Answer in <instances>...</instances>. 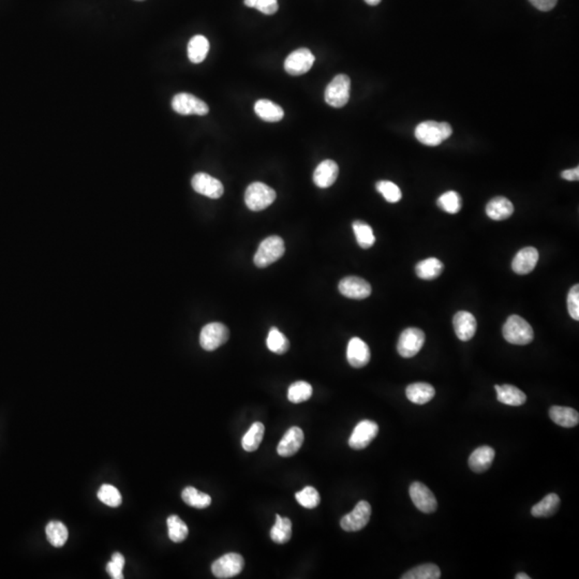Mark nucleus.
Returning <instances> with one entry per match:
<instances>
[{"label":"nucleus","instance_id":"nucleus-7","mask_svg":"<svg viewBox=\"0 0 579 579\" xmlns=\"http://www.w3.org/2000/svg\"><path fill=\"white\" fill-rule=\"evenodd\" d=\"M245 567L243 556L230 553L222 556L212 563V572L217 578L227 579L238 575Z\"/></svg>","mask_w":579,"mask_h":579},{"label":"nucleus","instance_id":"nucleus-20","mask_svg":"<svg viewBox=\"0 0 579 579\" xmlns=\"http://www.w3.org/2000/svg\"><path fill=\"white\" fill-rule=\"evenodd\" d=\"M338 174V164L333 160H324L314 170V183L318 188H328L335 183Z\"/></svg>","mask_w":579,"mask_h":579},{"label":"nucleus","instance_id":"nucleus-38","mask_svg":"<svg viewBox=\"0 0 579 579\" xmlns=\"http://www.w3.org/2000/svg\"><path fill=\"white\" fill-rule=\"evenodd\" d=\"M312 396V386L305 381H297L290 386L287 399L293 403H302L310 399Z\"/></svg>","mask_w":579,"mask_h":579},{"label":"nucleus","instance_id":"nucleus-3","mask_svg":"<svg viewBox=\"0 0 579 579\" xmlns=\"http://www.w3.org/2000/svg\"><path fill=\"white\" fill-rule=\"evenodd\" d=\"M285 241L279 236H270L264 239L254 254V264L264 268L275 263L285 254Z\"/></svg>","mask_w":579,"mask_h":579},{"label":"nucleus","instance_id":"nucleus-49","mask_svg":"<svg viewBox=\"0 0 579 579\" xmlns=\"http://www.w3.org/2000/svg\"><path fill=\"white\" fill-rule=\"evenodd\" d=\"M516 579H530V576L525 574V573H518V574L516 575Z\"/></svg>","mask_w":579,"mask_h":579},{"label":"nucleus","instance_id":"nucleus-2","mask_svg":"<svg viewBox=\"0 0 579 579\" xmlns=\"http://www.w3.org/2000/svg\"><path fill=\"white\" fill-rule=\"evenodd\" d=\"M503 337L511 345H529L534 341V329L524 318L513 314L503 326Z\"/></svg>","mask_w":579,"mask_h":579},{"label":"nucleus","instance_id":"nucleus-48","mask_svg":"<svg viewBox=\"0 0 579 579\" xmlns=\"http://www.w3.org/2000/svg\"><path fill=\"white\" fill-rule=\"evenodd\" d=\"M365 3L369 6H378L381 3V0H365Z\"/></svg>","mask_w":579,"mask_h":579},{"label":"nucleus","instance_id":"nucleus-15","mask_svg":"<svg viewBox=\"0 0 579 579\" xmlns=\"http://www.w3.org/2000/svg\"><path fill=\"white\" fill-rule=\"evenodd\" d=\"M192 188L196 192L210 199H219L223 194V185L215 177L206 173H198L191 181Z\"/></svg>","mask_w":579,"mask_h":579},{"label":"nucleus","instance_id":"nucleus-31","mask_svg":"<svg viewBox=\"0 0 579 579\" xmlns=\"http://www.w3.org/2000/svg\"><path fill=\"white\" fill-rule=\"evenodd\" d=\"M264 432H265V427L262 423H254L250 429L246 432V434L243 437V440H241L243 449L246 451H256L260 447L261 442L263 440Z\"/></svg>","mask_w":579,"mask_h":579},{"label":"nucleus","instance_id":"nucleus-34","mask_svg":"<svg viewBox=\"0 0 579 579\" xmlns=\"http://www.w3.org/2000/svg\"><path fill=\"white\" fill-rule=\"evenodd\" d=\"M352 227L357 244L360 245L363 249H368L374 246L376 243V236L369 225H367L366 222L360 221V220H356L353 222Z\"/></svg>","mask_w":579,"mask_h":579},{"label":"nucleus","instance_id":"nucleus-1","mask_svg":"<svg viewBox=\"0 0 579 579\" xmlns=\"http://www.w3.org/2000/svg\"><path fill=\"white\" fill-rule=\"evenodd\" d=\"M453 133L451 125L438 121H424L415 129V138L427 146H438L451 136Z\"/></svg>","mask_w":579,"mask_h":579},{"label":"nucleus","instance_id":"nucleus-9","mask_svg":"<svg viewBox=\"0 0 579 579\" xmlns=\"http://www.w3.org/2000/svg\"><path fill=\"white\" fill-rule=\"evenodd\" d=\"M172 108L181 115L204 116L210 112V108L205 102L186 92H181L174 96Z\"/></svg>","mask_w":579,"mask_h":579},{"label":"nucleus","instance_id":"nucleus-24","mask_svg":"<svg viewBox=\"0 0 579 579\" xmlns=\"http://www.w3.org/2000/svg\"><path fill=\"white\" fill-rule=\"evenodd\" d=\"M254 112L261 119L268 121V123H277V121H281L285 116V112H283L281 106L267 99H261L256 101V103L254 104Z\"/></svg>","mask_w":579,"mask_h":579},{"label":"nucleus","instance_id":"nucleus-26","mask_svg":"<svg viewBox=\"0 0 579 579\" xmlns=\"http://www.w3.org/2000/svg\"><path fill=\"white\" fill-rule=\"evenodd\" d=\"M549 416L553 423L561 427L572 428L579 423V414L576 410L567 407H558L555 405L549 410Z\"/></svg>","mask_w":579,"mask_h":579},{"label":"nucleus","instance_id":"nucleus-13","mask_svg":"<svg viewBox=\"0 0 579 579\" xmlns=\"http://www.w3.org/2000/svg\"><path fill=\"white\" fill-rule=\"evenodd\" d=\"M409 491L415 507L425 514H430L437 509V499L427 486L420 482H414L410 486Z\"/></svg>","mask_w":579,"mask_h":579},{"label":"nucleus","instance_id":"nucleus-5","mask_svg":"<svg viewBox=\"0 0 579 579\" xmlns=\"http://www.w3.org/2000/svg\"><path fill=\"white\" fill-rule=\"evenodd\" d=\"M351 80L345 74H338L326 87V103L333 108H343L350 99Z\"/></svg>","mask_w":579,"mask_h":579},{"label":"nucleus","instance_id":"nucleus-16","mask_svg":"<svg viewBox=\"0 0 579 579\" xmlns=\"http://www.w3.org/2000/svg\"><path fill=\"white\" fill-rule=\"evenodd\" d=\"M304 432L299 427L287 429L277 447V451L281 457H291L302 447L304 443Z\"/></svg>","mask_w":579,"mask_h":579},{"label":"nucleus","instance_id":"nucleus-14","mask_svg":"<svg viewBox=\"0 0 579 579\" xmlns=\"http://www.w3.org/2000/svg\"><path fill=\"white\" fill-rule=\"evenodd\" d=\"M338 289L339 292L347 298L365 299L372 294V285L369 283L355 276L343 278L339 283Z\"/></svg>","mask_w":579,"mask_h":579},{"label":"nucleus","instance_id":"nucleus-36","mask_svg":"<svg viewBox=\"0 0 579 579\" xmlns=\"http://www.w3.org/2000/svg\"><path fill=\"white\" fill-rule=\"evenodd\" d=\"M441 577V571L439 567L432 563L418 565L414 569H410L408 572L401 576L403 579H439Z\"/></svg>","mask_w":579,"mask_h":579},{"label":"nucleus","instance_id":"nucleus-33","mask_svg":"<svg viewBox=\"0 0 579 579\" xmlns=\"http://www.w3.org/2000/svg\"><path fill=\"white\" fill-rule=\"evenodd\" d=\"M181 498L183 502L189 507L196 509H206L212 503V498L205 492L199 491L194 487H186L181 492Z\"/></svg>","mask_w":579,"mask_h":579},{"label":"nucleus","instance_id":"nucleus-47","mask_svg":"<svg viewBox=\"0 0 579 579\" xmlns=\"http://www.w3.org/2000/svg\"><path fill=\"white\" fill-rule=\"evenodd\" d=\"M561 177L565 181H575L579 179V169L578 167L575 169L565 170L561 173Z\"/></svg>","mask_w":579,"mask_h":579},{"label":"nucleus","instance_id":"nucleus-22","mask_svg":"<svg viewBox=\"0 0 579 579\" xmlns=\"http://www.w3.org/2000/svg\"><path fill=\"white\" fill-rule=\"evenodd\" d=\"M514 212V205L509 199L505 196H497L488 202L486 206V214L490 219L495 221L507 219Z\"/></svg>","mask_w":579,"mask_h":579},{"label":"nucleus","instance_id":"nucleus-35","mask_svg":"<svg viewBox=\"0 0 579 579\" xmlns=\"http://www.w3.org/2000/svg\"><path fill=\"white\" fill-rule=\"evenodd\" d=\"M169 538L174 543H181L188 536L189 529L187 525L177 515H171L167 519Z\"/></svg>","mask_w":579,"mask_h":579},{"label":"nucleus","instance_id":"nucleus-12","mask_svg":"<svg viewBox=\"0 0 579 579\" xmlns=\"http://www.w3.org/2000/svg\"><path fill=\"white\" fill-rule=\"evenodd\" d=\"M314 61L316 58L308 48H298L287 56L285 61V70L291 75H302L312 69Z\"/></svg>","mask_w":579,"mask_h":579},{"label":"nucleus","instance_id":"nucleus-40","mask_svg":"<svg viewBox=\"0 0 579 579\" xmlns=\"http://www.w3.org/2000/svg\"><path fill=\"white\" fill-rule=\"evenodd\" d=\"M98 498L100 501L108 507H117L121 505L123 498H121V492L117 488L110 484H104L100 487L98 491Z\"/></svg>","mask_w":579,"mask_h":579},{"label":"nucleus","instance_id":"nucleus-27","mask_svg":"<svg viewBox=\"0 0 579 579\" xmlns=\"http://www.w3.org/2000/svg\"><path fill=\"white\" fill-rule=\"evenodd\" d=\"M210 51V42L204 36H194L189 41L188 57L192 63H201L205 61Z\"/></svg>","mask_w":579,"mask_h":579},{"label":"nucleus","instance_id":"nucleus-46","mask_svg":"<svg viewBox=\"0 0 579 579\" xmlns=\"http://www.w3.org/2000/svg\"><path fill=\"white\" fill-rule=\"evenodd\" d=\"M531 5L534 6L540 11H550L557 5L558 0H529Z\"/></svg>","mask_w":579,"mask_h":579},{"label":"nucleus","instance_id":"nucleus-32","mask_svg":"<svg viewBox=\"0 0 579 579\" xmlns=\"http://www.w3.org/2000/svg\"><path fill=\"white\" fill-rule=\"evenodd\" d=\"M46 538L54 547H63L67 542L68 529L61 521H51L45 528Z\"/></svg>","mask_w":579,"mask_h":579},{"label":"nucleus","instance_id":"nucleus-21","mask_svg":"<svg viewBox=\"0 0 579 579\" xmlns=\"http://www.w3.org/2000/svg\"><path fill=\"white\" fill-rule=\"evenodd\" d=\"M495 449L490 447H480L469 457V467L476 473L485 472L491 467L495 459Z\"/></svg>","mask_w":579,"mask_h":579},{"label":"nucleus","instance_id":"nucleus-4","mask_svg":"<svg viewBox=\"0 0 579 579\" xmlns=\"http://www.w3.org/2000/svg\"><path fill=\"white\" fill-rule=\"evenodd\" d=\"M276 200V192L263 183H254L249 185L245 193V203L252 212H260L273 204Z\"/></svg>","mask_w":579,"mask_h":579},{"label":"nucleus","instance_id":"nucleus-17","mask_svg":"<svg viewBox=\"0 0 579 579\" xmlns=\"http://www.w3.org/2000/svg\"><path fill=\"white\" fill-rule=\"evenodd\" d=\"M454 331L461 341H469L476 335L478 322L468 312H457L453 318Z\"/></svg>","mask_w":579,"mask_h":579},{"label":"nucleus","instance_id":"nucleus-23","mask_svg":"<svg viewBox=\"0 0 579 579\" xmlns=\"http://www.w3.org/2000/svg\"><path fill=\"white\" fill-rule=\"evenodd\" d=\"M405 395L411 403L415 405H425L434 398L436 391L430 384L418 382L410 384L405 389Z\"/></svg>","mask_w":579,"mask_h":579},{"label":"nucleus","instance_id":"nucleus-10","mask_svg":"<svg viewBox=\"0 0 579 579\" xmlns=\"http://www.w3.org/2000/svg\"><path fill=\"white\" fill-rule=\"evenodd\" d=\"M372 516V507L367 501H360L351 513L341 518V527L347 532H356L362 530L369 522Z\"/></svg>","mask_w":579,"mask_h":579},{"label":"nucleus","instance_id":"nucleus-39","mask_svg":"<svg viewBox=\"0 0 579 579\" xmlns=\"http://www.w3.org/2000/svg\"><path fill=\"white\" fill-rule=\"evenodd\" d=\"M438 206L449 214H457L463 207V199L455 191L443 193L437 201Z\"/></svg>","mask_w":579,"mask_h":579},{"label":"nucleus","instance_id":"nucleus-43","mask_svg":"<svg viewBox=\"0 0 579 579\" xmlns=\"http://www.w3.org/2000/svg\"><path fill=\"white\" fill-rule=\"evenodd\" d=\"M245 5L254 8L266 15L275 14L278 11V0H245Z\"/></svg>","mask_w":579,"mask_h":579},{"label":"nucleus","instance_id":"nucleus-44","mask_svg":"<svg viewBox=\"0 0 579 579\" xmlns=\"http://www.w3.org/2000/svg\"><path fill=\"white\" fill-rule=\"evenodd\" d=\"M125 557L121 553H114L112 560L106 565V571L113 579L123 578V567H125Z\"/></svg>","mask_w":579,"mask_h":579},{"label":"nucleus","instance_id":"nucleus-18","mask_svg":"<svg viewBox=\"0 0 579 579\" xmlns=\"http://www.w3.org/2000/svg\"><path fill=\"white\" fill-rule=\"evenodd\" d=\"M347 358L349 364L354 368L366 366L370 360L369 347L360 338H352L347 345Z\"/></svg>","mask_w":579,"mask_h":579},{"label":"nucleus","instance_id":"nucleus-19","mask_svg":"<svg viewBox=\"0 0 579 579\" xmlns=\"http://www.w3.org/2000/svg\"><path fill=\"white\" fill-rule=\"evenodd\" d=\"M538 261V251L534 247H526L515 256L511 268L518 275H527L536 268Z\"/></svg>","mask_w":579,"mask_h":579},{"label":"nucleus","instance_id":"nucleus-42","mask_svg":"<svg viewBox=\"0 0 579 579\" xmlns=\"http://www.w3.org/2000/svg\"><path fill=\"white\" fill-rule=\"evenodd\" d=\"M376 190L381 193L383 198L387 202L397 203L403 198V193H401L399 187L396 183H392L389 181H381L376 183Z\"/></svg>","mask_w":579,"mask_h":579},{"label":"nucleus","instance_id":"nucleus-30","mask_svg":"<svg viewBox=\"0 0 579 579\" xmlns=\"http://www.w3.org/2000/svg\"><path fill=\"white\" fill-rule=\"evenodd\" d=\"M559 496L556 495V494H549L542 501L532 507L531 514H532V516L538 517V518L553 516L559 509Z\"/></svg>","mask_w":579,"mask_h":579},{"label":"nucleus","instance_id":"nucleus-25","mask_svg":"<svg viewBox=\"0 0 579 579\" xmlns=\"http://www.w3.org/2000/svg\"><path fill=\"white\" fill-rule=\"evenodd\" d=\"M495 389L497 391V399L500 403L513 405V407H518L526 403V394L517 389L516 386L505 384V385H496Z\"/></svg>","mask_w":579,"mask_h":579},{"label":"nucleus","instance_id":"nucleus-29","mask_svg":"<svg viewBox=\"0 0 579 579\" xmlns=\"http://www.w3.org/2000/svg\"><path fill=\"white\" fill-rule=\"evenodd\" d=\"M292 536V522L287 517L276 515L275 525L270 530V538L277 544H285Z\"/></svg>","mask_w":579,"mask_h":579},{"label":"nucleus","instance_id":"nucleus-41","mask_svg":"<svg viewBox=\"0 0 579 579\" xmlns=\"http://www.w3.org/2000/svg\"><path fill=\"white\" fill-rule=\"evenodd\" d=\"M295 498L299 505L306 509H314L320 505L321 497L318 494V490L312 486H307L304 489L295 494Z\"/></svg>","mask_w":579,"mask_h":579},{"label":"nucleus","instance_id":"nucleus-6","mask_svg":"<svg viewBox=\"0 0 579 579\" xmlns=\"http://www.w3.org/2000/svg\"><path fill=\"white\" fill-rule=\"evenodd\" d=\"M230 337L229 328L225 324L208 323L202 328L200 334V345L205 351H215L225 345Z\"/></svg>","mask_w":579,"mask_h":579},{"label":"nucleus","instance_id":"nucleus-11","mask_svg":"<svg viewBox=\"0 0 579 579\" xmlns=\"http://www.w3.org/2000/svg\"><path fill=\"white\" fill-rule=\"evenodd\" d=\"M378 432H379V426L376 423L369 420H362L355 426L349 439V445L351 449H357V451L366 449L378 436Z\"/></svg>","mask_w":579,"mask_h":579},{"label":"nucleus","instance_id":"nucleus-28","mask_svg":"<svg viewBox=\"0 0 579 579\" xmlns=\"http://www.w3.org/2000/svg\"><path fill=\"white\" fill-rule=\"evenodd\" d=\"M444 265L437 258H429L420 261L415 267L416 275L423 280H434L443 272Z\"/></svg>","mask_w":579,"mask_h":579},{"label":"nucleus","instance_id":"nucleus-45","mask_svg":"<svg viewBox=\"0 0 579 579\" xmlns=\"http://www.w3.org/2000/svg\"><path fill=\"white\" fill-rule=\"evenodd\" d=\"M567 309H569V316H572L574 320L578 321L579 320V285H575L572 289L569 290V295H567Z\"/></svg>","mask_w":579,"mask_h":579},{"label":"nucleus","instance_id":"nucleus-37","mask_svg":"<svg viewBox=\"0 0 579 579\" xmlns=\"http://www.w3.org/2000/svg\"><path fill=\"white\" fill-rule=\"evenodd\" d=\"M266 345H267L268 350L276 354H285L290 347L287 338L277 327L270 328Z\"/></svg>","mask_w":579,"mask_h":579},{"label":"nucleus","instance_id":"nucleus-8","mask_svg":"<svg viewBox=\"0 0 579 579\" xmlns=\"http://www.w3.org/2000/svg\"><path fill=\"white\" fill-rule=\"evenodd\" d=\"M425 343V334L420 328H407L401 333L397 351L405 358H411L420 352Z\"/></svg>","mask_w":579,"mask_h":579}]
</instances>
